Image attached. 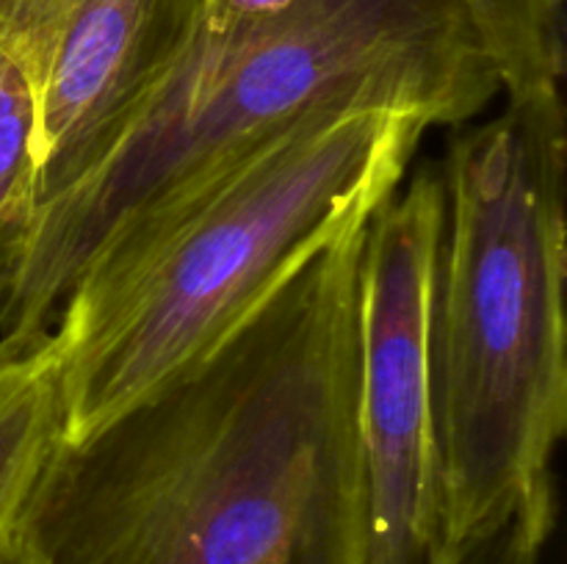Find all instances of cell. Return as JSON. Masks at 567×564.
Masks as SVG:
<instances>
[{"label":"cell","mask_w":567,"mask_h":564,"mask_svg":"<svg viewBox=\"0 0 567 564\" xmlns=\"http://www.w3.org/2000/svg\"><path fill=\"white\" fill-rule=\"evenodd\" d=\"M502 97L563 88L567 0H463Z\"/></svg>","instance_id":"cell-8"},{"label":"cell","mask_w":567,"mask_h":564,"mask_svg":"<svg viewBox=\"0 0 567 564\" xmlns=\"http://www.w3.org/2000/svg\"><path fill=\"white\" fill-rule=\"evenodd\" d=\"M37 136L31 81L0 48V293L20 263L39 208Z\"/></svg>","instance_id":"cell-9"},{"label":"cell","mask_w":567,"mask_h":564,"mask_svg":"<svg viewBox=\"0 0 567 564\" xmlns=\"http://www.w3.org/2000/svg\"><path fill=\"white\" fill-rule=\"evenodd\" d=\"M0 564H37L31 558V553L22 547V542L17 540L14 531L11 534H6L3 540H0Z\"/></svg>","instance_id":"cell-12"},{"label":"cell","mask_w":567,"mask_h":564,"mask_svg":"<svg viewBox=\"0 0 567 564\" xmlns=\"http://www.w3.org/2000/svg\"><path fill=\"white\" fill-rule=\"evenodd\" d=\"M548 540L524 518H513L471 536L435 564H540Z\"/></svg>","instance_id":"cell-10"},{"label":"cell","mask_w":567,"mask_h":564,"mask_svg":"<svg viewBox=\"0 0 567 564\" xmlns=\"http://www.w3.org/2000/svg\"><path fill=\"white\" fill-rule=\"evenodd\" d=\"M199 11L203 0H0V48L37 97L39 205L181 53Z\"/></svg>","instance_id":"cell-6"},{"label":"cell","mask_w":567,"mask_h":564,"mask_svg":"<svg viewBox=\"0 0 567 564\" xmlns=\"http://www.w3.org/2000/svg\"><path fill=\"white\" fill-rule=\"evenodd\" d=\"M293 3L299 0H203L197 31L210 33V36H227V33L275 20Z\"/></svg>","instance_id":"cell-11"},{"label":"cell","mask_w":567,"mask_h":564,"mask_svg":"<svg viewBox=\"0 0 567 564\" xmlns=\"http://www.w3.org/2000/svg\"><path fill=\"white\" fill-rule=\"evenodd\" d=\"M432 313L437 558L504 520L557 525L567 429V111L504 97L449 142ZM432 562V564H435Z\"/></svg>","instance_id":"cell-4"},{"label":"cell","mask_w":567,"mask_h":564,"mask_svg":"<svg viewBox=\"0 0 567 564\" xmlns=\"http://www.w3.org/2000/svg\"><path fill=\"white\" fill-rule=\"evenodd\" d=\"M443 236L441 169L421 166L369 216L358 276V446L365 564H432L441 459L432 313Z\"/></svg>","instance_id":"cell-5"},{"label":"cell","mask_w":567,"mask_h":564,"mask_svg":"<svg viewBox=\"0 0 567 564\" xmlns=\"http://www.w3.org/2000/svg\"><path fill=\"white\" fill-rule=\"evenodd\" d=\"M365 224L158 390L81 440L55 437L14 523L33 562L365 564Z\"/></svg>","instance_id":"cell-1"},{"label":"cell","mask_w":567,"mask_h":564,"mask_svg":"<svg viewBox=\"0 0 567 564\" xmlns=\"http://www.w3.org/2000/svg\"><path fill=\"white\" fill-rule=\"evenodd\" d=\"M61 431L53 337L31 343L0 337V540Z\"/></svg>","instance_id":"cell-7"},{"label":"cell","mask_w":567,"mask_h":564,"mask_svg":"<svg viewBox=\"0 0 567 564\" xmlns=\"http://www.w3.org/2000/svg\"><path fill=\"white\" fill-rule=\"evenodd\" d=\"M347 97L404 105L457 130L502 92L463 0H299L227 36L194 28L81 169L39 205L0 293V337L48 335L78 271L127 221Z\"/></svg>","instance_id":"cell-3"},{"label":"cell","mask_w":567,"mask_h":564,"mask_svg":"<svg viewBox=\"0 0 567 564\" xmlns=\"http://www.w3.org/2000/svg\"><path fill=\"white\" fill-rule=\"evenodd\" d=\"M432 122L347 97L308 111L116 230L55 313L61 440L197 363L396 191Z\"/></svg>","instance_id":"cell-2"}]
</instances>
